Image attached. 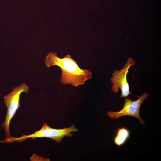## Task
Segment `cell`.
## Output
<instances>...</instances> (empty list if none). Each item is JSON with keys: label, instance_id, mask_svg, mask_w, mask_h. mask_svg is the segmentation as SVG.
<instances>
[{"label": "cell", "instance_id": "obj_3", "mask_svg": "<svg viewBox=\"0 0 161 161\" xmlns=\"http://www.w3.org/2000/svg\"><path fill=\"white\" fill-rule=\"evenodd\" d=\"M29 89V87L23 83L19 86L14 87L11 92L3 97L4 104L7 108L4 121L1 125V127L5 131V139L12 137L9 131L10 123L11 119L15 116L16 110L20 107L19 103L20 95L23 92L27 93Z\"/></svg>", "mask_w": 161, "mask_h": 161}, {"label": "cell", "instance_id": "obj_6", "mask_svg": "<svg viewBox=\"0 0 161 161\" xmlns=\"http://www.w3.org/2000/svg\"><path fill=\"white\" fill-rule=\"evenodd\" d=\"M116 134L114 138V143L118 147L124 144L129 138L130 133L129 129L123 127L117 129Z\"/></svg>", "mask_w": 161, "mask_h": 161}, {"label": "cell", "instance_id": "obj_2", "mask_svg": "<svg viewBox=\"0 0 161 161\" xmlns=\"http://www.w3.org/2000/svg\"><path fill=\"white\" fill-rule=\"evenodd\" d=\"M78 130V129L76 128L73 125L69 127L62 129H56L50 127L45 123H44L42 127L32 134L28 135L23 134L22 136L18 138L12 137L7 139L4 138L2 140V142L3 143H11L16 141L20 142L30 138L35 139L38 137H47L53 140L57 143H61L64 137L68 136L71 137L73 135L71 132L77 131Z\"/></svg>", "mask_w": 161, "mask_h": 161}, {"label": "cell", "instance_id": "obj_4", "mask_svg": "<svg viewBox=\"0 0 161 161\" xmlns=\"http://www.w3.org/2000/svg\"><path fill=\"white\" fill-rule=\"evenodd\" d=\"M136 63L132 58H129L123 68L120 70H115L112 73L110 79L112 84L111 90L114 93L118 92L119 89L121 91L120 97H126L131 94L129 84L127 80V75L129 68Z\"/></svg>", "mask_w": 161, "mask_h": 161}, {"label": "cell", "instance_id": "obj_1", "mask_svg": "<svg viewBox=\"0 0 161 161\" xmlns=\"http://www.w3.org/2000/svg\"><path fill=\"white\" fill-rule=\"evenodd\" d=\"M44 62L48 68L57 66L61 69V82L64 85L69 84L77 87L84 85L86 81L92 77L90 70L80 68L77 62L69 55L60 58L56 52H50L45 57Z\"/></svg>", "mask_w": 161, "mask_h": 161}, {"label": "cell", "instance_id": "obj_5", "mask_svg": "<svg viewBox=\"0 0 161 161\" xmlns=\"http://www.w3.org/2000/svg\"><path fill=\"white\" fill-rule=\"evenodd\" d=\"M149 96V94L145 92L139 98L135 101H132L130 97L125 98L124 106L123 108L119 111H109L107 115L111 119L116 120L124 116H132L137 118L140 123L144 125L145 122L140 116V109L141 104L145 99Z\"/></svg>", "mask_w": 161, "mask_h": 161}]
</instances>
